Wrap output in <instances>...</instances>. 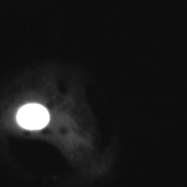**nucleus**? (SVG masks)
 <instances>
[{
  "mask_svg": "<svg viewBox=\"0 0 187 187\" xmlns=\"http://www.w3.org/2000/svg\"><path fill=\"white\" fill-rule=\"evenodd\" d=\"M21 126L29 130H38L48 124L50 115L44 107L39 104H27L20 108L17 116Z\"/></svg>",
  "mask_w": 187,
  "mask_h": 187,
  "instance_id": "nucleus-1",
  "label": "nucleus"
}]
</instances>
